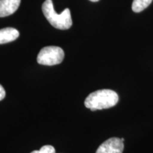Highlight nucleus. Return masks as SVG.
<instances>
[{"label": "nucleus", "mask_w": 153, "mask_h": 153, "mask_svg": "<svg viewBox=\"0 0 153 153\" xmlns=\"http://www.w3.org/2000/svg\"><path fill=\"white\" fill-rule=\"evenodd\" d=\"M118 94L111 89H100L91 93L86 98L85 105L91 111L109 108L118 102Z\"/></svg>", "instance_id": "nucleus-1"}, {"label": "nucleus", "mask_w": 153, "mask_h": 153, "mask_svg": "<svg viewBox=\"0 0 153 153\" xmlns=\"http://www.w3.org/2000/svg\"><path fill=\"white\" fill-rule=\"evenodd\" d=\"M42 10L47 20L55 28L67 30L72 26L70 9H65L60 14H57L53 7L52 0H45L42 5Z\"/></svg>", "instance_id": "nucleus-2"}, {"label": "nucleus", "mask_w": 153, "mask_h": 153, "mask_svg": "<svg viewBox=\"0 0 153 153\" xmlns=\"http://www.w3.org/2000/svg\"><path fill=\"white\" fill-rule=\"evenodd\" d=\"M65 57L63 50L57 46H46L42 48L37 56L38 64L52 66L60 64Z\"/></svg>", "instance_id": "nucleus-3"}, {"label": "nucleus", "mask_w": 153, "mask_h": 153, "mask_svg": "<svg viewBox=\"0 0 153 153\" xmlns=\"http://www.w3.org/2000/svg\"><path fill=\"white\" fill-rule=\"evenodd\" d=\"M124 144L118 137H111L101 144L96 153H123Z\"/></svg>", "instance_id": "nucleus-4"}, {"label": "nucleus", "mask_w": 153, "mask_h": 153, "mask_svg": "<svg viewBox=\"0 0 153 153\" xmlns=\"http://www.w3.org/2000/svg\"><path fill=\"white\" fill-rule=\"evenodd\" d=\"M21 0H0V17L13 14L19 7Z\"/></svg>", "instance_id": "nucleus-5"}, {"label": "nucleus", "mask_w": 153, "mask_h": 153, "mask_svg": "<svg viewBox=\"0 0 153 153\" xmlns=\"http://www.w3.org/2000/svg\"><path fill=\"white\" fill-rule=\"evenodd\" d=\"M19 36V32L14 28H4L0 29V44L10 43L16 40Z\"/></svg>", "instance_id": "nucleus-6"}, {"label": "nucleus", "mask_w": 153, "mask_h": 153, "mask_svg": "<svg viewBox=\"0 0 153 153\" xmlns=\"http://www.w3.org/2000/svg\"><path fill=\"white\" fill-rule=\"evenodd\" d=\"M152 0H133L132 9L134 12H140L147 8L152 3Z\"/></svg>", "instance_id": "nucleus-7"}, {"label": "nucleus", "mask_w": 153, "mask_h": 153, "mask_svg": "<svg viewBox=\"0 0 153 153\" xmlns=\"http://www.w3.org/2000/svg\"><path fill=\"white\" fill-rule=\"evenodd\" d=\"M30 153H55V150L52 145H44L40 150H34Z\"/></svg>", "instance_id": "nucleus-8"}, {"label": "nucleus", "mask_w": 153, "mask_h": 153, "mask_svg": "<svg viewBox=\"0 0 153 153\" xmlns=\"http://www.w3.org/2000/svg\"><path fill=\"white\" fill-rule=\"evenodd\" d=\"M6 96V91L4 90V87L0 85V101L3 100L4 99Z\"/></svg>", "instance_id": "nucleus-9"}, {"label": "nucleus", "mask_w": 153, "mask_h": 153, "mask_svg": "<svg viewBox=\"0 0 153 153\" xmlns=\"http://www.w3.org/2000/svg\"><path fill=\"white\" fill-rule=\"evenodd\" d=\"M89 1H93V2H96V1H99V0H89Z\"/></svg>", "instance_id": "nucleus-10"}, {"label": "nucleus", "mask_w": 153, "mask_h": 153, "mask_svg": "<svg viewBox=\"0 0 153 153\" xmlns=\"http://www.w3.org/2000/svg\"><path fill=\"white\" fill-rule=\"evenodd\" d=\"M120 139H121V140L123 141H123H124V139H123V138H120Z\"/></svg>", "instance_id": "nucleus-11"}]
</instances>
